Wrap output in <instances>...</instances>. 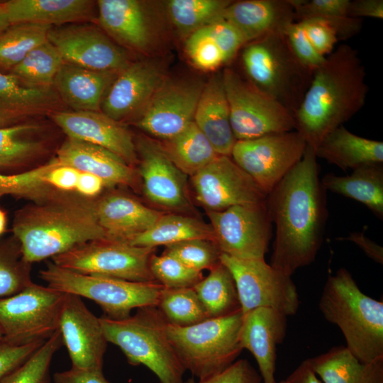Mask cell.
Listing matches in <instances>:
<instances>
[{
	"label": "cell",
	"instance_id": "cell-1",
	"mask_svg": "<svg viewBox=\"0 0 383 383\" xmlns=\"http://www.w3.org/2000/svg\"><path fill=\"white\" fill-rule=\"evenodd\" d=\"M326 192L315 150L307 145L301 160L267 195L275 225L272 267L292 276L315 260L328 216Z\"/></svg>",
	"mask_w": 383,
	"mask_h": 383
},
{
	"label": "cell",
	"instance_id": "cell-2",
	"mask_svg": "<svg viewBox=\"0 0 383 383\" xmlns=\"http://www.w3.org/2000/svg\"><path fill=\"white\" fill-rule=\"evenodd\" d=\"M357 51L342 44L313 74L294 116L295 131L313 149L365 105L368 87Z\"/></svg>",
	"mask_w": 383,
	"mask_h": 383
},
{
	"label": "cell",
	"instance_id": "cell-3",
	"mask_svg": "<svg viewBox=\"0 0 383 383\" xmlns=\"http://www.w3.org/2000/svg\"><path fill=\"white\" fill-rule=\"evenodd\" d=\"M16 214L13 231L27 263L53 257L76 245L106 238L94 201L49 192Z\"/></svg>",
	"mask_w": 383,
	"mask_h": 383
},
{
	"label": "cell",
	"instance_id": "cell-4",
	"mask_svg": "<svg viewBox=\"0 0 383 383\" xmlns=\"http://www.w3.org/2000/svg\"><path fill=\"white\" fill-rule=\"evenodd\" d=\"M318 308L326 321L340 328L345 346L357 359L383 360V302L363 293L346 269L328 277Z\"/></svg>",
	"mask_w": 383,
	"mask_h": 383
},
{
	"label": "cell",
	"instance_id": "cell-5",
	"mask_svg": "<svg viewBox=\"0 0 383 383\" xmlns=\"http://www.w3.org/2000/svg\"><path fill=\"white\" fill-rule=\"evenodd\" d=\"M245 78L294 116L313 72L296 58L284 32L271 33L248 42L240 49Z\"/></svg>",
	"mask_w": 383,
	"mask_h": 383
},
{
	"label": "cell",
	"instance_id": "cell-6",
	"mask_svg": "<svg viewBox=\"0 0 383 383\" xmlns=\"http://www.w3.org/2000/svg\"><path fill=\"white\" fill-rule=\"evenodd\" d=\"M108 343L118 346L132 365H144L160 383H182L185 370L166 333L167 321L157 307L138 309L121 320L100 317Z\"/></svg>",
	"mask_w": 383,
	"mask_h": 383
},
{
	"label": "cell",
	"instance_id": "cell-7",
	"mask_svg": "<svg viewBox=\"0 0 383 383\" xmlns=\"http://www.w3.org/2000/svg\"><path fill=\"white\" fill-rule=\"evenodd\" d=\"M243 318L239 311L189 326L167 323L166 333L184 370L203 379L229 367L243 350L240 340Z\"/></svg>",
	"mask_w": 383,
	"mask_h": 383
},
{
	"label": "cell",
	"instance_id": "cell-8",
	"mask_svg": "<svg viewBox=\"0 0 383 383\" xmlns=\"http://www.w3.org/2000/svg\"><path fill=\"white\" fill-rule=\"evenodd\" d=\"M48 287L96 302L106 317L121 320L134 309L157 307L165 287L157 282H133L76 272L54 263L40 271Z\"/></svg>",
	"mask_w": 383,
	"mask_h": 383
},
{
	"label": "cell",
	"instance_id": "cell-9",
	"mask_svg": "<svg viewBox=\"0 0 383 383\" xmlns=\"http://www.w3.org/2000/svg\"><path fill=\"white\" fill-rule=\"evenodd\" d=\"M65 294L31 282L0 299L3 340L13 345L45 341L58 329Z\"/></svg>",
	"mask_w": 383,
	"mask_h": 383
},
{
	"label": "cell",
	"instance_id": "cell-10",
	"mask_svg": "<svg viewBox=\"0 0 383 383\" xmlns=\"http://www.w3.org/2000/svg\"><path fill=\"white\" fill-rule=\"evenodd\" d=\"M155 248L107 238L90 240L52 257L59 267L84 274L156 282L150 269Z\"/></svg>",
	"mask_w": 383,
	"mask_h": 383
},
{
	"label": "cell",
	"instance_id": "cell-11",
	"mask_svg": "<svg viewBox=\"0 0 383 383\" xmlns=\"http://www.w3.org/2000/svg\"><path fill=\"white\" fill-rule=\"evenodd\" d=\"M222 77L236 140L295 130L293 115L237 71L227 67Z\"/></svg>",
	"mask_w": 383,
	"mask_h": 383
},
{
	"label": "cell",
	"instance_id": "cell-12",
	"mask_svg": "<svg viewBox=\"0 0 383 383\" xmlns=\"http://www.w3.org/2000/svg\"><path fill=\"white\" fill-rule=\"evenodd\" d=\"M220 262L231 272L243 314L265 307L294 315L299 306L296 287L287 275L265 260H243L221 253Z\"/></svg>",
	"mask_w": 383,
	"mask_h": 383
},
{
	"label": "cell",
	"instance_id": "cell-13",
	"mask_svg": "<svg viewBox=\"0 0 383 383\" xmlns=\"http://www.w3.org/2000/svg\"><path fill=\"white\" fill-rule=\"evenodd\" d=\"M306 146L292 131L236 140L230 157L267 195L301 160Z\"/></svg>",
	"mask_w": 383,
	"mask_h": 383
},
{
	"label": "cell",
	"instance_id": "cell-14",
	"mask_svg": "<svg viewBox=\"0 0 383 383\" xmlns=\"http://www.w3.org/2000/svg\"><path fill=\"white\" fill-rule=\"evenodd\" d=\"M207 215L221 253L238 259L265 260L272 225L265 203L207 211Z\"/></svg>",
	"mask_w": 383,
	"mask_h": 383
},
{
	"label": "cell",
	"instance_id": "cell-15",
	"mask_svg": "<svg viewBox=\"0 0 383 383\" xmlns=\"http://www.w3.org/2000/svg\"><path fill=\"white\" fill-rule=\"evenodd\" d=\"M204 84L198 79L166 77L135 125L163 140L177 135L194 121Z\"/></svg>",
	"mask_w": 383,
	"mask_h": 383
},
{
	"label": "cell",
	"instance_id": "cell-16",
	"mask_svg": "<svg viewBox=\"0 0 383 383\" xmlns=\"http://www.w3.org/2000/svg\"><path fill=\"white\" fill-rule=\"evenodd\" d=\"M191 177L195 197L207 211L266 201L267 194L230 156L218 155Z\"/></svg>",
	"mask_w": 383,
	"mask_h": 383
},
{
	"label": "cell",
	"instance_id": "cell-17",
	"mask_svg": "<svg viewBox=\"0 0 383 383\" xmlns=\"http://www.w3.org/2000/svg\"><path fill=\"white\" fill-rule=\"evenodd\" d=\"M48 40L64 62L84 68L121 72L131 62L124 49L94 26L71 23L52 27Z\"/></svg>",
	"mask_w": 383,
	"mask_h": 383
},
{
	"label": "cell",
	"instance_id": "cell-18",
	"mask_svg": "<svg viewBox=\"0 0 383 383\" xmlns=\"http://www.w3.org/2000/svg\"><path fill=\"white\" fill-rule=\"evenodd\" d=\"M59 330L72 368L102 370L108 342L100 318L88 309L80 296L65 294Z\"/></svg>",
	"mask_w": 383,
	"mask_h": 383
},
{
	"label": "cell",
	"instance_id": "cell-19",
	"mask_svg": "<svg viewBox=\"0 0 383 383\" xmlns=\"http://www.w3.org/2000/svg\"><path fill=\"white\" fill-rule=\"evenodd\" d=\"M165 79L163 65L157 60L131 62L107 90L101 111L118 122L137 119Z\"/></svg>",
	"mask_w": 383,
	"mask_h": 383
},
{
	"label": "cell",
	"instance_id": "cell-20",
	"mask_svg": "<svg viewBox=\"0 0 383 383\" xmlns=\"http://www.w3.org/2000/svg\"><path fill=\"white\" fill-rule=\"evenodd\" d=\"M143 189L152 203L172 210H187L189 201L187 176L170 160L162 145L141 138L136 146Z\"/></svg>",
	"mask_w": 383,
	"mask_h": 383
},
{
	"label": "cell",
	"instance_id": "cell-21",
	"mask_svg": "<svg viewBox=\"0 0 383 383\" xmlns=\"http://www.w3.org/2000/svg\"><path fill=\"white\" fill-rule=\"evenodd\" d=\"M53 121L73 138L102 147L133 167L138 161L136 145L131 132L101 111H58Z\"/></svg>",
	"mask_w": 383,
	"mask_h": 383
},
{
	"label": "cell",
	"instance_id": "cell-22",
	"mask_svg": "<svg viewBox=\"0 0 383 383\" xmlns=\"http://www.w3.org/2000/svg\"><path fill=\"white\" fill-rule=\"evenodd\" d=\"M287 316L270 308H257L243 315L241 347L255 357L262 383H276L277 347L284 339Z\"/></svg>",
	"mask_w": 383,
	"mask_h": 383
},
{
	"label": "cell",
	"instance_id": "cell-23",
	"mask_svg": "<svg viewBox=\"0 0 383 383\" xmlns=\"http://www.w3.org/2000/svg\"><path fill=\"white\" fill-rule=\"evenodd\" d=\"M98 20L120 45L138 52L151 50L155 33L145 4L137 0L97 1Z\"/></svg>",
	"mask_w": 383,
	"mask_h": 383
},
{
	"label": "cell",
	"instance_id": "cell-24",
	"mask_svg": "<svg viewBox=\"0 0 383 383\" xmlns=\"http://www.w3.org/2000/svg\"><path fill=\"white\" fill-rule=\"evenodd\" d=\"M94 209L106 238L126 242L148 230L162 214L131 196L118 193L94 201Z\"/></svg>",
	"mask_w": 383,
	"mask_h": 383
},
{
	"label": "cell",
	"instance_id": "cell-25",
	"mask_svg": "<svg viewBox=\"0 0 383 383\" xmlns=\"http://www.w3.org/2000/svg\"><path fill=\"white\" fill-rule=\"evenodd\" d=\"M55 160L82 172L100 177L106 187L133 186V167L111 151L87 142L67 138L57 150Z\"/></svg>",
	"mask_w": 383,
	"mask_h": 383
},
{
	"label": "cell",
	"instance_id": "cell-26",
	"mask_svg": "<svg viewBox=\"0 0 383 383\" xmlns=\"http://www.w3.org/2000/svg\"><path fill=\"white\" fill-rule=\"evenodd\" d=\"M223 19L233 25L247 43L265 35L284 32L296 21L289 0H245L232 1Z\"/></svg>",
	"mask_w": 383,
	"mask_h": 383
},
{
	"label": "cell",
	"instance_id": "cell-27",
	"mask_svg": "<svg viewBox=\"0 0 383 383\" xmlns=\"http://www.w3.org/2000/svg\"><path fill=\"white\" fill-rule=\"evenodd\" d=\"M119 72L92 70L64 62L52 88L73 111H101L103 99Z\"/></svg>",
	"mask_w": 383,
	"mask_h": 383
},
{
	"label": "cell",
	"instance_id": "cell-28",
	"mask_svg": "<svg viewBox=\"0 0 383 383\" xmlns=\"http://www.w3.org/2000/svg\"><path fill=\"white\" fill-rule=\"evenodd\" d=\"M194 122L219 155L231 156L236 139L231 126L222 72L214 74L204 84Z\"/></svg>",
	"mask_w": 383,
	"mask_h": 383
},
{
	"label": "cell",
	"instance_id": "cell-29",
	"mask_svg": "<svg viewBox=\"0 0 383 383\" xmlns=\"http://www.w3.org/2000/svg\"><path fill=\"white\" fill-rule=\"evenodd\" d=\"M316 157L346 171L383 162V143L358 136L343 125L328 133L314 149Z\"/></svg>",
	"mask_w": 383,
	"mask_h": 383
},
{
	"label": "cell",
	"instance_id": "cell-30",
	"mask_svg": "<svg viewBox=\"0 0 383 383\" xmlns=\"http://www.w3.org/2000/svg\"><path fill=\"white\" fill-rule=\"evenodd\" d=\"M4 3L11 24L33 23L51 26L89 18L94 4L89 0H10Z\"/></svg>",
	"mask_w": 383,
	"mask_h": 383
},
{
	"label": "cell",
	"instance_id": "cell-31",
	"mask_svg": "<svg viewBox=\"0 0 383 383\" xmlns=\"http://www.w3.org/2000/svg\"><path fill=\"white\" fill-rule=\"evenodd\" d=\"M308 360L323 383H383V360L362 362L344 345Z\"/></svg>",
	"mask_w": 383,
	"mask_h": 383
},
{
	"label": "cell",
	"instance_id": "cell-32",
	"mask_svg": "<svg viewBox=\"0 0 383 383\" xmlns=\"http://www.w3.org/2000/svg\"><path fill=\"white\" fill-rule=\"evenodd\" d=\"M326 191L343 195L366 206L376 216L383 218V165H366L350 175L326 174L321 179Z\"/></svg>",
	"mask_w": 383,
	"mask_h": 383
},
{
	"label": "cell",
	"instance_id": "cell-33",
	"mask_svg": "<svg viewBox=\"0 0 383 383\" xmlns=\"http://www.w3.org/2000/svg\"><path fill=\"white\" fill-rule=\"evenodd\" d=\"M60 99L53 88H33L0 72V126L53 109Z\"/></svg>",
	"mask_w": 383,
	"mask_h": 383
},
{
	"label": "cell",
	"instance_id": "cell-34",
	"mask_svg": "<svg viewBox=\"0 0 383 383\" xmlns=\"http://www.w3.org/2000/svg\"><path fill=\"white\" fill-rule=\"evenodd\" d=\"M192 239H206L214 242L211 225L195 218L180 214H162L146 231L134 237L128 243L155 248Z\"/></svg>",
	"mask_w": 383,
	"mask_h": 383
},
{
	"label": "cell",
	"instance_id": "cell-35",
	"mask_svg": "<svg viewBox=\"0 0 383 383\" xmlns=\"http://www.w3.org/2000/svg\"><path fill=\"white\" fill-rule=\"evenodd\" d=\"M161 145L173 163L191 177L219 155L194 121Z\"/></svg>",
	"mask_w": 383,
	"mask_h": 383
},
{
	"label": "cell",
	"instance_id": "cell-36",
	"mask_svg": "<svg viewBox=\"0 0 383 383\" xmlns=\"http://www.w3.org/2000/svg\"><path fill=\"white\" fill-rule=\"evenodd\" d=\"M208 318L228 316L240 310L234 279L221 262L193 286Z\"/></svg>",
	"mask_w": 383,
	"mask_h": 383
},
{
	"label": "cell",
	"instance_id": "cell-37",
	"mask_svg": "<svg viewBox=\"0 0 383 383\" xmlns=\"http://www.w3.org/2000/svg\"><path fill=\"white\" fill-rule=\"evenodd\" d=\"M63 62L58 50L48 40L33 49L9 74L28 87L52 88Z\"/></svg>",
	"mask_w": 383,
	"mask_h": 383
},
{
	"label": "cell",
	"instance_id": "cell-38",
	"mask_svg": "<svg viewBox=\"0 0 383 383\" xmlns=\"http://www.w3.org/2000/svg\"><path fill=\"white\" fill-rule=\"evenodd\" d=\"M296 21L316 18L326 21L338 38L347 39L362 28V21L348 16L350 0H289Z\"/></svg>",
	"mask_w": 383,
	"mask_h": 383
},
{
	"label": "cell",
	"instance_id": "cell-39",
	"mask_svg": "<svg viewBox=\"0 0 383 383\" xmlns=\"http://www.w3.org/2000/svg\"><path fill=\"white\" fill-rule=\"evenodd\" d=\"M52 26L40 23L11 24L0 34V67L11 70L33 49L48 40Z\"/></svg>",
	"mask_w": 383,
	"mask_h": 383
},
{
	"label": "cell",
	"instance_id": "cell-40",
	"mask_svg": "<svg viewBox=\"0 0 383 383\" xmlns=\"http://www.w3.org/2000/svg\"><path fill=\"white\" fill-rule=\"evenodd\" d=\"M37 130L38 127L32 124L0 128V167H20L40 154L44 145L34 136Z\"/></svg>",
	"mask_w": 383,
	"mask_h": 383
},
{
	"label": "cell",
	"instance_id": "cell-41",
	"mask_svg": "<svg viewBox=\"0 0 383 383\" xmlns=\"http://www.w3.org/2000/svg\"><path fill=\"white\" fill-rule=\"evenodd\" d=\"M228 0H172L167 11L174 27L187 36L223 18Z\"/></svg>",
	"mask_w": 383,
	"mask_h": 383
},
{
	"label": "cell",
	"instance_id": "cell-42",
	"mask_svg": "<svg viewBox=\"0 0 383 383\" xmlns=\"http://www.w3.org/2000/svg\"><path fill=\"white\" fill-rule=\"evenodd\" d=\"M157 307L167 323L176 326H189L208 318L193 287H165Z\"/></svg>",
	"mask_w": 383,
	"mask_h": 383
},
{
	"label": "cell",
	"instance_id": "cell-43",
	"mask_svg": "<svg viewBox=\"0 0 383 383\" xmlns=\"http://www.w3.org/2000/svg\"><path fill=\"white\" fill-rule=\"evenodd\" d=\"M63 345L58 329L21 366L1 383H50V367L54 354Z\"/></svg>",
	"mask_w": 383,
	"mask_h": 383
},
{
	"label": "cell",
	"instance_id": "cell-44",
	"mask_svg": "<svg viewBox=\"0 0 383 383\" xmlns=\"http://www.w3.org/2000/svg\"><path fill=\"white\" fill-rule=\"evenodd\" d=\"M57 164V162L54 158L45 165L19 174L0 173V196L9 194L33 196L38 199L45 195L49 192L50 187L45 182V177Z\"/></svg>",
	"mask_w": 383,
	"mask_h": 383
},
{
	"label": "cell",
	"instance_id": "cell-45",
	"mask_svg": "<svg viewBox=\"0 0 383 383\" xmlns=\"http://www.w3.org/2000/svg\"><path fill=\"white\" fill-rule=\"evenodd\" d=\"M163 253L178 259L196 271L211 270L220 262L221 252L215 243L206 239H192L165 246Z\"/></svg>",
	"mask_w": 383,
	"mask_h": 383
},
{
	"label": "cell",
	"instance_id": "cell-46",
	"mask_svg": "<svg viewBox=\"0 0 383 383\" xmlns=\"http://www.w3.org/2000/svg\"><path fill=\"white\" fill-rule=\"evenodd\" d=\"M184 48L191 62L203 71H214L228 63L208 25L189 35Z\"/></svg>",
	"mask_w": 383,
	"mask_h": 383
},
{
	"label": "cell",
	"instance_id": "cell-47",
	"mask_svg": "<svg viewBox=\"0 0 383 383\" xmlns=\"http://www.w3.org/2000/svg\"><path fill=\"white\" fill-rule=\"evenodd\" d=\"M150 269L155 281L165 288L193 287L203 278L201 272L187 267L176 257L165 253L161 255L153 254Z\"/></svg>",
	"mask_w": 383,
	"mask_h": 383
},
{
	"label": "cell",
	"instance_id": "cell-48",
	"mask_svg": "<svg viewBox=\"0 0 383 383\" xmlns=\"http://www.w3.org/2000/svg\"><path fill=\"white\" fill-rule=\"evenodd\" d=\"M21 249L0 247V299L14 295L31 282L30 265L23 258Z\"/></svg>",
	"mask_w": 383,
	"mask_h": 383
},
{
	"label": "cell",
	"instance_id": "cell-49",
	"mask_svg": "<svg viewBox=\"0 0 383 383\" xmlns=\"http://www.w3.org/2000/svg\"><path fill=\"white\" fill-rule=\"evenodd\" d=\"M284 34L294 54L306 68L314 72L326 60V57L319 54L309 41L301 21L290 23Z\"/></svg>",
	"mask_w": 383,
	"mask_h": 383
},
{
	"label": "cell",
	"instance_id": "cell-50",
	"mask_svg": "<svg viewBox=\"0 0 383 383\" xmlns=\"http://www.w3.org/2000/svg\"><path fill=\"white\" fill-rule=\"evenodd\" d=\"M182 383H262V379L248 360L240 359L214 375L197 381L190 378Z\"/></svg>",
	"mask_w": 383,
	"mask_h": 383
},
{
	"label": "cell",
	"instance_id": "cell-51",
	"mask_svg": "<svg viewBox=\"0 0 383 383\" xmlns=\"http://www.w3.org/2000/svg\"><path fill=\"white\" fill-rule=\"evenodd\" d=\"M45 341L25 345H13L0 342V383L13 371L25 362Z\"/></svg>",
	"mask_w": 383,
	"mask_h": 383
},
{
	"label": "cell",
	"instance_id": "cell-52",
	"mask_svg": "<svg viewBox=\"0 0 383 383\" xmlns=\"http://www.w3.org/2000/svg\"><path fill=\"white\" fill-rule=\"evenodd\" d=\"M300 21L303 23L306 35L314 49L323 56L328 55L338 40L335 30L321 19L311 18Z\"/></svg>",
	"mask_w": 383,
	"mask_h": 383
},
{
	"label": "cell",
	"instance_id": "cell-53",
	"mask_svg": "<svg viewBox=\"0 0 383 383\" xmlns=\"http://www.w3.org/2000/svg\"><path fill=\"white\" fill-rule=\"evenodd\" d=\"M79 174V171L76 169L57 162L46 174L45 182L55 189L71 192L75 190Z\"/></svg>",
	"mask_w": 383,
	"mask_h": 383
},
{
	"label": "cell",
	"instance_id": "cell-54",
	"mask_svg": "<svg viewBox=\"0 0 383 383\" xmlns=\"http://www.w3.org/2000/svg\"><path fill=\"white\" fill-rule=\"evenodd\" d=\"M53 380L55 383H110L102 370H84L72 367L55 372Z\"/></svg>",
	"mask_w": 383,
	"mask_h": 383
},
{
	"label": "cell",
	"instance_id": "cell-55",
	"mask_svg": "<svg viewBox=\"0 0 383 383\" xmlns=\"http://www.w3.org/2000/svg\"><path fill=\"white\" fill-rule=\"evenodd\" d=\"M348 16L353 18H383L382 0H354L350 1Z\"/></svg>",
	"mask_w": 383,
	"mask_h": 383
},
{
	"label": "cell",
	"instance_id": "cell-56",
	"mask_svg": "<svg viewBox=\"0 0 383 383\" xmlns=\"http://www.w3.org/2000/svg\"><path fill=\"white\" fill-rule=\"evenodd\" d=\"M338 239L354 243L372 260L383 264V248L367 238L363 232H353L347 237Z\"/></svg>",
	"mask_w": 383,
	"mask_h": 383
},
{
	"label": "cell",
	"instance_id": "cell-57",
	"mask_svg": "<svg viewBox=\"0 0 383 383\" xmlns=\"http://www.w3.org/2000/svg\"><path fill=\"white\" fill-rule=\"evenodd\" d=\"M104 187L106 185L100 177L79 172L75 191L82 196L91 198L99 195Z\"/></svg>",
	"mask_w": 383,
	"mask_h": 383
},
{
	"label": "cell",
	"instance_id": "cell-58",
	"mask_svg": "<svg viewBox=\"0 0 383 383\" xmlns=\"http://www.w3.org/2000/svg\"><path fill=\"white\" fill-rule=\"evenodd\" d=\"M284 381V383H322L308 359L304 360Z\"/></svg>",
	"mask_w": 383,
	"mask_h": 383
},
{
	"label": "cell",
	"instance_id": "cell-59",
	"mask_svg": "<svg viewBox=\"0 0 383 383\" xmlns=\"http://www.w3.org/2000/svg\"><path fill=\"white\" fill-rule=\"evenodd\" d=\"M11 25L4 2H0V34Z\"/></svg>",
	"mask_w": 383,
	"mask_h": 383
},
{
	"label": "cell",
	"instance_id": "cell-60",
	"mask_svg": "<svg viewBox=\"0 0 383 383\" xmlns=\"http://www.w3.org/2000/svg\"><path fill=\"white\" fill-rule=\"evenodd\" d=\"M6 223V215L2 210L0 209V235L4 231Z\"/></svg>",
	"mask_w": 383,
	"mask_h": 383
},
{
	"label": "cell",
	"instance_id": "cell-61",
	"mask_svg": "<svg viewBox=\"0 0 383 383\" xmlns=\"http://www.w3.org/2000/svg\"><path fill=\"white\" fill-rule=\"evenodd\" d=\"M3 338H4V337H3V334H2V332H1V329H0V342H1V340H3Z\"/></svg>",
	"mask_w": 383,
	"mask_h": 383
},
{
	"label": "cell",
	"instance_id": "cell-62",
	"mask_svg": "<svg viewBox=\"0 0 383 383\" xmlns=\"http://www.w3.org/2000/svg\"><path fill=\"white\" fill-rule=\"evenodd\" d=\"M276 383H284V380H282L280 382H277Z\"/></svg>",
	"mask_w": 383,
	"mask_h": 383
}]
</instances>
